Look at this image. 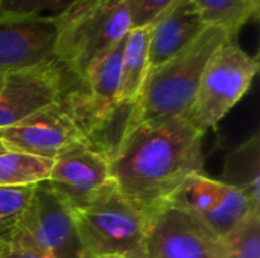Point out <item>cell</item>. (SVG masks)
I'll use <instances>...</instances> for the list:
<instances>
[{
	"mask_svg": "<svg viewBox=\"0 0 260 258\" xmlns=\"http://www.w3.org/2000/svg\"><path fill=\"white\" fill-rule=\"evenodd\" d=\"M203 135L189 116L126 131L110 161L117 192L146 217L195 173H203Z\"/></svg>",
	"mask_w": 260,
	"mask_h": 258,
	"instance_id": "obj_1",
	"label": "cell"
},
{
	"mask_svg": "<svg viewBox=\"0 0 260 258\" xmlns=\"http://www.w3.org/2000/svg\"><path fill=\"white\" fill-rule=\"evenodd\" d=\"M34 187H0V245L14 243L30 205Z\"/></svg>",
	"mask_w": 260,
	"mask_h": 258,
	"instance_id": "obj_19",
	"label": "cell"
},
{
	"mask_svg": "<svg viewBox=\"0 0 260 258\" xmlns=\"http://www.w3.org/2000/svg\"><path fill=\"white\" fill-rule=\"evenodd\" d=\"M218 258H260V213H250L233 231L218 239Z\"/></svg>",
	"mask_w": 260,
	"mask_h": 258,
	"instance_id": "obj_20",
	"label": "cell"
},
{
	"mask_svg": "<svg viewBox=\"0 0 260 258\" xmlns=\"http://www.w3.org/2000/svg\"><path fill=\"white\" fill-rule=\"evenodd\" d=\"M257 2H260V0H257Z\"/></svg>",
	"mask_w": 260,
	"mask_h": 258,
	"instance_id": "obj_27",
	"label": "cell"
},
{
	"mask_svg": "<svg viewBox=\"0 0 260 258\" xmlns=\"http://www.w3.org/2000/svg\"><path fill=\"white\" fill-rule=\"evenodd\" d=\"M0 3H2V0H0Z\"/></svg>",
	"mask_w": 260,
	"mask_h": 258,
	"instance_id": "obj_26",
	"label": "cell"
},
{
	"mask_svg": "<svg viewBox=\"0 0 260 258\" xmlns=\"http://www.w3.org/2000/svg\"><path fill=\"white\" fill-rule=\"evenodd\" d=\"M76 0H2L0 14L37 17L46 15V12H55L59 15Z\"/></svg>",
	"mask_w": 260,
	"mask_h": 258,
	"instance_id": "obj_21",
	"label": "cell"
},
{
	"mask_svg": "<svg viewBox=\"0 0 260 258\" xmlns=\"http://www.w3.org/2000/svg\"><path fill=\"white\" fill-rule=\"evenodd\" d=\"M221 182L241 190L250 202L259 208L260 144L259 134L238 146L225 160Z\"/></svg>",
	"mask_w": 260,
	"mask_h": 258,
	"instance_id": "obj_15",
	"label": "cell"
},
{
	"mask_svg": "<svg viewBox=\"0 0 260 258\" xmlns=\"http://www.w3.org/2000/svg\"><path fill=\"white\" fill-rule=\"evenodd\" d=\"M56 15L0 14V75L26 70L55 58Z\"/></svg>",
	"mask_w": 260,
	"mask_h": 258,
	"instance_id": "obj_11",
	"label": "cell"
},
{
	"mask_svg": "<svg viewBox=\"0 0 260 258\" xmlns=\"http://www.w3.org/2000/svg\"><path fill=\"white\" fill-rule=\"evenodd\" d=\"M149 27L148 65L152 70L187 47L207 24L190 0H175Z\"/></svg>",
	"mask_w": 260,
	"mask_h": 258,
	"instance_id": "obj_12",
	"label": "cell"
},
{
	"mask_svg": "<svg viewBox=\"0 0 260 258\" xmlns=\"http://www.w3.org/2000/svg\"><path fill=\"white\" fill-rule=\"evenodd\" d=\"M53 160L17 149L0 138V187H24L46 182Z\"/></svg>",
	"mask_w": 260,
	"mask_h": 258,
	"instance_id": "obj_14",
	"label": "cell"
},
{
	"mask_svg": "<svg viewBox=\"0 0 260 258\" xmlns=\"http://www.w3.org/2000/svg\"><path fill=\"white\" fill-rule=\"evenodd\" d=\"M207 26L225 30L236 38L239 30L251 20L259 18L257 0H190Z\"/></svg>",
	"mask_w": 260,
	"mask_h": 258,
	"instance_id": "obj_16",
	"label": "cell"
},
{
	"mask_svg": "<svg viewBox=\"0 0 260 258\" xmlns=\"http://www.w3.org/2000/svg\"><path fill=\"white\" fill-rule=\"evenodd\" d=\"M257 71L256 56L247 53L235 40L224 43L204 67L189 119L203 132L215 128L245 96Z\"/></svg>",
	"mask_w": 260,
	"mask_h": 258,
	"instance_id": "obj_5",
	"label": "cell"
},
{
	"mask_svg": "<svg viewBox=\"0 0 260 258\" xmlns=\"http://www.w3.org/2000/svg\"><path fill=\"white\" fill-rule=\"evenodd\" d=\"M11 245L46 258H94L82 246L70 207L47 181L34 187L30 205Z\"/></svg>",
	"mask_w": 260,
	"mask_h": 258,
	"instance_id": "obj_6",
	"label": "cell"
},
{
	"mask_svg": "<svg viewBox=\"0 0 260 258\" xmlns=\"http://www.w3.org/2000/svg\"><path fill=\"white\" fill-rule=\"evenodd\" d=\"M47 182L70 210L88 207L117 190L108 158L88 141L61 152L53 160Z\"/></svg>",
	"mask_w": 260,
	"mask_h": 258,
	"instance_id": "obj_7",
	"label": "cell"
},
{
	"mask_svg": "<svg viewBox=\"0 0 260 258\" xmlns=\"http://www.w3.org/2000/svg\"><path fill=\"white\" fill-rule=\"evenodd\" d=\"M145 258H218V237L193 216L165 204L148 217Z\"/></svg>",
	"mask_w": 260,
	"mask_h": 258,
	"instance_id": "obj_9",
	"label": "cell"
},
{
	"mask_svg": "<svg viewBox=\"0 0 260 258\" xmlns=\"http://www.w3.org/2000/svg\"><path fill=\"white\" fill-rule=\"evenodd\" d=\"M96 258H125V257H122V255H101V257H96Z\"/></svg>",
	"mask_w": 260,
	"mask_h": 258,
	"instance_id": "obj_24",
	"label": "cell"
},
{
	"mask_svg": "<svg viewBox=\"0 0 260 258\" xmlns=\"http://www.w3.org/2000/svg\"><path fill=\"white\" fill-rule=\"evenodd\" d=\"M222 187L224 182L207 178L204 173H195L174 192L166 204L200 219L218 205Z\"/></svg>",
	"mask_w": 260,
	"mask_h": 258,
	"instance_id": "obj_17",
	"label": "cell"
},
{
	"mask_svg": "<svg viewBox=\"0 0 260 258\" xmlns=\"http://www.w3.org/2000/svg\"><path fill=\"white\" fill-rule=\"evenodd\" d=\"M230 40L235 38L225 30L207 26L187 47L149 70L133 103L125 132L139 125H154L187 116L207 61L218 47Z\"/></svg>",
	"mask_w": 260,
	"mask_h": 258,
	"instance_id": "obj_2",
	"label": "cell"
},
{
	"mask_svg": "<svg viewBox=\"0 0 260 258\" xmlns=\"http://www.w3.org/2000/svg\"><path fill=\"white\" fill-rule=\"evenodd\" d=\"M0 258H46L18 245H0Z\"/></svg>",
	"mask_w": 260,
	"mask_h": 258,
	"instance_id": "obj_23",
	"label": "cell"
},
{
	"mask_svg": "<svg viewBox=\"0 0 260 258\" xmlns=\"http://www.w3.org/2000/svg\"><path fill=\"white\" fill-rule=\"evenodd\" d=\"M53 58L40 65L5 75L0 88V129L15 125L35 111L58 102L76 81Z\"/></svg>",
	"mask_w": 260,
	"mask_h": 258,
	"instance_id": "obj_8",
	"label": "cell"
},
{
	"mask_svg": "<svg viewBox=\"0 0 260 258\" xmlns=\"http://www.w3.org/2000/svg\"><path fill=\"white\" fill-rule=\"evenodd\" d=\"M56 18L55 59L78 81L131 30L128 0H76Z\"/></svg>",
	"mask_w": 260,
	"mask_h": 258,
	"instance_id": "obj_3",
	"label": "cell"
},
{
	"mask_svg": "<svg viewBox=\"0 0 260 258\" xmlns=\"http://www.w3.org/2000/svg\"><path fill=\"white\" fill-rule=\"evenodd\" d=\"M3 79H5V75H0V88H2V85H3Z\"/></svg>",
	"mask_w": 260,
	"mask_h": 258,
	"instance_id": "obj_25",
	"label": "cell"
},
{
	"mask_svg": "<svg viewBox=\"0 0 260 258\" xmlns=\"http://www.w3.org/2000/svg\"><path fill=\"white\" fill-rule=\"evenodd\" d=\"M87 254L145 258L148 217L117 190L88 207L72 210Z\"/></svg>",
	"mask_w": 260,
	"mask_h": 258,
	"instance_id": "obj_4",
	"label": "cell"
},
{
	"mask_svg": "<svg viewBox=\"0 0 260 258\" xmlns=\"http://www.w3.org/2000/svg\"><path fill=\"white\" fill-rule=\"evenodd\" d=\"M0 138L17 149L50 160L78 143L88 141L62 97L0 129Z\"/></svg>",
	"mask_w": 260,
	"mask_h": 258,
	"instance_id": "obj_10",
	"label": "cell"
},
{
	"mask_svg": "<svg viewBox=\"0 0 260 258\" xmlns=\"http://www.w3.org/2000/svg\"><path fill=\"white\" fill-rule=\"evenodd\" d=\"M253 211H259V208L254 207L241 190L224 184L218 205L198 220L215 237L222 239Z\"/></svg>",
	"mask_w": 260,
	"mask_h": 258,
	"instance_id": "obj_18",
	"label": "cell"
},
{
	"mask_svg": "<svg viewBox=\"0 0 260 258\" xmlns=\"http://www.w3.org/2000/svg\"><path fill=\"white\" fill-rule=\"evenodd\" d=\"M175 0H128L131 14V29L151 26Z\"/></svg>",
	"mask_w": 260,
	"mask_h": 258,
	"instance_id": "obj_22",
	"label": "cell"
},
{
	"mask_svg": "<svg viewBox=\"0 0 260 258\" xmlns=\"http://www.w3.org/2000/svg\"><path fill=\"white\" fill-rule=\"evenodd\" d=\"M151 27H134L125 36L122 65H120V84L117 93V102L120 105H133L140 93V88L148 75V49H149Z\"/></svg>",
	"mask_w": 260,
	"mask_h": 258,
	"instance_id": "obj_13",
	"label": "cell"
}]
</instances>
